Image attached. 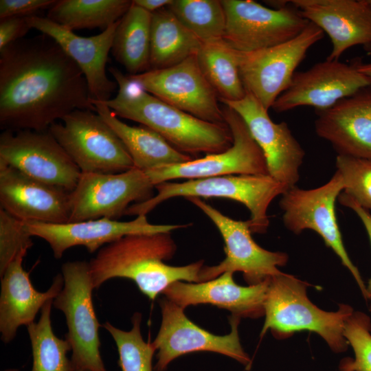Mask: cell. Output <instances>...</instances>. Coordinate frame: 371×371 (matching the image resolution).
Instances as JSON below:
<instances>
[{
	"mask_svg": "<svg viewBox=\"0 0 371 371\" xmlns=\"http://www.w3.org/2000/svg\"><path fill=\"white\" fill-rule=\"evenodd\" d=\"M78 109L95 111L86 79L50 37L21 38L0 51V125L47 131Z\"/></svg>",
	"mask_w": 371,
	"mask_h": 371,
	"instance_id": "1",
	"label": "cell"
},
{
	"mask_svg": "<svg viewBox=\"0 0 371 371\" xmlns=\"http://www.w3.org/2000/svg\"><path fill=\"white\" fill-rule=\"evenodd\" d=\"M176 249L170 232L122 237L102 247L89 262L93 288L111 278H127L153 300L175 282H199L203 260L180 267L165 263Z\"/></svg>",
	"mask_w": 371,
	"mask_h": 371,
	"instance_id": "2",
	"label": "cell"
},
{
	"mask_svg": "<svg viewBox=\"0 0 371 371\" xmlns=\"http://www.w3.org/2000/svg\"><path fill=\"white\" fill-rule=\"evenodd\" d=\"M109 71L117 85V93L100 102L117 117L153 130L175 148L190 156L221 153L232 145V135L226 124L196 117L148 93L118 69L111 67Z\"/></svg>",
	"mask_w": 371,
	"mask_h": 371,
	"instance_id": "3",
	"label": "cell"
},
{
	"mask_svg": "<svg viewBox=\"0 0 371 371\" xmlns=\"http://www.w3.org/2000/svg\"><path fill=\"white\" fill-rule=\"evenodd\" d=\"M308 286L307 282L283 272L269 278L260 336L268 330L278 338L308 330L320 335L335 352L346 351L349 344L344 336V328L354 312L352 308L340 304L335 312L323 311L308 299Z\"/></svg>",
	"mask_w": 371,
	"mask_h": 371,
	"instance_id": "4",
	"label": "cell"
},
{
	"mask_svg": "<svg viewBox=\"0 0 371 371\" xmlns=\"http://www.w3.org/2000/svg\"><path fill=\"white\" fill-rule=\"evenodd\" d=\"M157 193L149 199L131 205L125 215H147L162 202L174 197L225 198L243 203L250 212L251 233L267 232L268 208L272 201L286 190L285 186L268 175H225L163 182L155 186Z\"/></svg>",
	"mask_w": 371,
	"mask_h": 371,
	"instance_id": "5",
	"label": "cell"
},
{
	"mask_svg": "<svg viewBox=\"0 0 371 371\" xmlns=\"http://www.w3.org/2000/svg\"><path fill=\"white\" fill-rule=\"evenodd\" d=\"M48 131L81 172L115 174L134 167L122 142L96 111L75 110Z\"/></svg>",
	"mask_w": 371,
	"mask_h": 371,
	"instance_id": "6",
	"label": "cell"
},
{
	"mask_svg": "<svg viewBox=\"0 0 371 371\" xmlns=\"http://www.w3.org/2000/svg\"><path fill=\"white\" fill-rule=\"evenodd\" d=\"M63 286L53 300L54 306L66 318L65 339L71 348L75 370L107 371L102 359L100 324L93 304L94 289L89 262L68 261L62 265Z\"/></svg>",
	"mask_w": 371,
	"mask_h": 371,
	"instance_id": "7",
	"label": "cell"
},
{
	"mask_svg": "<svg viewBox=\"0 0 371 371\" xmlns=\"http://www.w3.org/2000/svg\"><path fill=\"white\" fill-rule=\"evenodd\" d=\"M344 189L342 177L336 170L326 183L318 188L304 190L295 186L289 188L281 195L279 205L286 228L295 234L306 229L317 233L351 273L367 300L366 286L345 249L337 221L335 203Z\"/></svg>",
	"mask_w": 371,
	"mask_h": 371,
	"instance_id": "8",
	"label": "cell"
},
{
	"mask_svg": "<svg viewBox=\"0 0 371 371\" xmlns=\"http://www.w3.org/2000/svg\"><path fill=\"white\" fill-rule=\"evenodd\" d=\"M323 37L324 32L309 22L300 34L286 42L252 52L238 51L245 90L269 110L290 85L308 49Z\"/></svg>",
	"mask_w": 371,
	"mask_h": 371,
	"instance_id": "9",
	"label": "cell"
},
{
	"mask_svg": "<svg viewBox=\"0 0 371 371\" xmlns=\"http://www.w3.org/2000/svg\"><path fill=\"white\" fill-rule=\"evenodd\" d=\"M161 323L152 342L157 353L155 371H165L172 361L188 353L212 352L229 357L249 368L251 360L240 341L238 326L239 317L229 318L231 332L216 335L190 320L184 308L168 299L159 300Z\"/></svg>",
	"mask_w": 371,
	"mask_h": 371,
	"instance_id": "10",
	"label": "cell"
},
{
	"mask_svg": "<svg viewBox=\"0 0 371 371\" xmlns=\"http://www.w3.org/2000/svg\"><path fill=\"white\" fill-rule=\"evenodd\" d=\"M186 199L214 223L225 243V258L217 265L203 267L199 282L214 279L225 272L240 271L245 280L252 285L282 273L278 267L286 264L288 255L259 246L252 238L248 220H234L200 198Z\"/></svg>",
	"mask_w": 371,
	"mask_h": 371,
	"instance_id": "11",
	"label": "cell"
},
{
	"mask_svg": "<svg viewBox=\"0 0 371 371\" xmlns=\"http://www.w3.org/2000/svg\"><path fill=\"white\" fill-rule=\"evenodd\" d=\"M155 187L146 172L135 167L115 174L81 172L69 192L68 223L117 220L125 215L131 203L151 198Z\"/></svg>",
	"mask_w": 371,
	"mask_h": 371,
	"instance_id": "12",
	"label": "cell"
},
{
	"mask_svg": "<svg viewBox=\"0 0 371 371\" xmlns=\"http://www.w3.org/2000/svg\"><path fill=\"white\" fill-rule=\"evenodd\" d=\"M226 26L223 39L247 52L273 47L300 34L309 23L289 1L274 9L253 0H222Z\"/></svg>",
	"mask_w": 371,
	"mask_h": 371,
	"instance_id": "13",
	"label": "cell"
},
{
	"mask_svg": "<svg viewBox=\"0 0 371 371\" xmlns=\"http://www.w3.org/2000/svg\"><path fill=\"white\" fill-rule=\"evenodd\" d=\"M222 109L225 122L232 135V145L221 153L145 171L155 186L177 179L269 174L265 157L245 122L229 107L225 106Z\"/></svg>",
	"mask_w": 371,
	"mask_h": 371,
	"instance_id": "14",
	"label": "cell"
},
{
	"mask_svg": "<svg viewBox=\"0 0 371 371\" xmlns=\"http://www.w3.org/2000/svg\"><path fill=\"white\" fill-rule=\"evenodd\" d=\"M0 161L68 192L75 188L81 175L48 131H4L0 135Z\"/></svg>",
	"mask_w": 371,
	"mask_h": 371,
	"instance_id": "15",
	"label": "cell"
},
{
	"mask_svg": "<svg viewBox=\"0 0 371 371\" xmlns=\"http://www.w3.org/2000/svg\"><path fill=\"white\" fill-rule=\"evenodd\" d=\"M128 78L161 100L196 117L226 124L218 95L192 56L170 67L149 69Z\"/></svg>",
	"mask_w": 371,
	"mask_h": 371,
	"instance_id": "16",
	"label": "cell"
},
{
	"mask_svg": "<svg viewBox=\"0 0 371 371\" xmlns=\"http://www.w3.org/2000/svg\"><path fill=\"white\" fill-rule=\"evenodd\" d=\"M222 102L245 122L265 157L269 175L287 189L295 186L305 151L288 124L274 122L268 110L247 91L239 100Z\"/></svg>",
	"mask_w": 371,
	"mask_h": 371,
	"instance_id": "17",
	"label": "cell"
},
{
	"mask_svg": "<svg viewBox=\"0 0 371 371\" xmlns=\"http://www.w3.org/2000/svg\"><path fill=\"white\" fill-rule=\"evenodd\" d=\"M370 85V79L355 64L326 58L306 71L295 72L271 108L278 113L303 106L322 111Z\"/></svg>",
	"mask_w": 371,
	"mask_h": 371,
	"instance_id": "18",
	"label": "cell"
},
{
	"mask_svg": "<svg viewBox=\"0 0 371 371\" xmlns=\"http://www.w3.org/2000/svg\"><path fill=\"white\" fill-rule=\"evenodd\" d=\"M190 225V223L152 224L146 215L137 216L129 221L102 218L60 224L27 223L30 234L45 240L56 259H60L65 251L72 247L83 246L89 253H93L128 235L171 232Z\"/></svg>",
	"mask_w": 371,
	"mask_h": 371,
	"instance_id": "19",
	"label": "cell"
},
{
	"mask_svg": "<svg viewBox=\"0 0 371 371\" xmlns=\"http://www.w3.org/2000/svg\"><path fill=\"white\" fill-rule=\"evenodd\" d=\"M27 21L31 29L55 41L79 67L91 100L104 102L111 98L117 85L108 78L106 63L120 20L101 33L89 37L77 35L47 17L33 15L27 16Z\"/></svg>",
	"mask_w": 371,
	"mask_h": 371,
	"instance_id": "20",
	"label": "cell"
},
{
	"mask_svg": "<svg viewBox=\"0 0 371 371\" xmlns=\"http://www.w3.org/2000/svg\"><path fill=\"white\" fill-rule=\"evenodd\" d=\"M1 207L27 222L60 224L69 218V192L0 161Z\"/></svg>",
	"mask_w": 371,
	"mask_h": 371,
	"instance_id": "21",
	"label": "cell"
},
{
	"mask_svg": "<svg viewBox=\"0 0 371 371\" xmlns=\"http://www.w3.org/2000/svg\"><path fill=\"white\" fill-rule=\"evenodd\" d=\"M316 114L317 135L337 155L371 159V85Z\"/></svg>",
	"mask_w": 371,
	"mask_h": 371,
	"instance_id": "22",
	"label": "cell"
},
{
	"mask_svg": "<svg viewBox=\"0 0 371 371\" xmlns=\"http://www.w3.org/2000/svg\"><path fill=\"white\" fill-rule=\"evenodd\" d=\"M233 274L225 272L201 282L177 281L170 284L163 294L184 309L192 305L210 304L227 309L232 315L239 318L264 316L271 277L260 283L243 286L234 282Z\"/></svg>",
	"mask_w": 371,
	"mask_h": 371,
	"instance_id": "23",
	"label": "cell"
},
{
	"mask_svg": "<svg viewBox=\"0 0 371 371\" xmlns=\"http://www.w3.org/2000/svg\"><path fill=\"white\" fill-rule=\"evenodd\" d=\"M302 15L326 33L332 43L327 59L339 60L355 45H371V9L364 0H292Z\"/></svg>",
	"mask_w": 371,
	"mask_h": 371,
	"instance_id": "24",
	"label": "cell"
},
{
	"mask_svg": "<svg viewBox=\"0 0 371 371\" xmlns=\"http://www.w3.org/2000/svg\"><path fill=\"white\" fill-rule=\"evenodd\" d=\"M26 254H19L1 276L0 333L5 344L14 339L19 327L34 322L38 312L54 300L63 286L62 273H58L46 291L35 289L30 273L23 267Z\"/></svg>",
	"mask_w": 371,
	"mask_h": 371,
	"instance_id": "25",
	"label": "cell"
},
{
	"mask_svg": "<svg viewBox=\"0 0 371 371\" xmlns=\"http://www.w3.org/2000/svg\"><path fill=\"white\" fill-rule=\"evenodd\" d=\"M91 102L95 111L122 142L135 168L146 171L185 163L193 159L175 148L153 130L145 126L128 125L103 103L94 100H91Z\"/></svg>",
	"mask_w": 371,
	"mask_h": 371,
	"instance_id": "26",
	"label": "cell"
},
{
	"mask_svg": "<svg viewBox=\"0 0 371 371\" xmlns=\"http://www.w3.org/2000/svg\"><path fill=\"white\" fill-rule=\"evenodd\" d=\"M201 43L167 7L152 13L150 69L170 67L196 55Z\"/></svg>",
	"mask_w": 371,
	"mask_h": 371,
	"instance_id": "27",
	"label": "cell"
},
{
	"mask_svg": "<svg viewBox=\"0 0 371 371\" xmlns=\"http://www.w3.org/2000/svg\"><path fill=\"white\" fill-rule=\"evenodd\" d=\"M151 17L152 13L132 1L131 5L120 19L111 52L128 75L150 69Z\"/></svg>",
	"mask_w": 371,
	"mask_h": 371,
	"instance_id": "28",
	"label": "cell"
},
{
	"mask_svg": "<svg viewBox=\"0 0 371 371\" xmlns=\"http://www.w3.org/2000/svg\"><path fill=\"white\" fill-rule=\"evenodd\" d=\"M196 58L221 102L236 101L245 95L239 72L238 51L225 40L202 42Z\"/></svg>",
	"mask_w": 371,
	"mask_h": 371,
	"instance_id": "29",
	"label": "cell"
},
{
	"mask_svg": "<svg viewBox=\"0 0 371 371\" xmlns=\"http://www.w3.org/2000/svg\"><path fill=\"white\" fill-rule=\"evenodd\" d=\"M128 0H58L47 18L74 32L79 29L103 30L120 20L131 5Z\"/></svg>",
	"mask_w": 371,
	"mask_h": 371,
	"instance_id": "30",
	"label": "cell"
},
{
	"mask_svg": "<svg viewBox=\"0 0 371 371\" xmlns=\"http://www.w3.org/2000/svg\"><path fill=\"white\" fill-rule=\"evenodd\" d=\"M53 300L47 302L41 311L37 322L27 326L32 353L31 371H75L67 353L71 351L66 339L54 334L51 322Z\"/></svg>",
	"mask_w": 371,
	"mask_h": 371,
	"instance_id": "31",
	"label": "cell"
},
{
	"mask_svg": "<svg viewBox=\"0 0 371 371\" xmlns=\"http://www.w3.org/2000/svg\"><path fill=\"white\" fill-rule=\"evenodd\" d=\"M167 8L201 42L223 38L225 12L219 0H172Z\"/></svg>",
	"mask_w": 371,
	"mask_h": 371,
	"instance_id": "32",
	"label": "cell"
},
{
	"mask_svg": "<svg viewBox=\"0 0 371 371\" xmlns=\"http://www.w3.org/2000/svg\"><path fill=\"white\" fill-rule=\"evenodd\" d=\"M131 330L125 331L106 322L102 326L114 339L122 371H153V358L156 351L152 343L146 342L141 333L142 314H133Z\"/></svg>",
	"mask_w": 371,
	"mask_h": 371,
	"instance_id": "33",
	"label": "cell"
},
{
	"mask_svg": "<svg viewBox=\"0 0 371 371\" xmlns=\"http://www.w3.org/2000/svg\"><path fill=\"white\" fill-rule=\"evenodd\" d=\"M344 336L351 346L355 357L339 364L340 371H371V321L361 312H353L346 319Z\"/></svg>",
	"mask_w": 371,
	"mask_h": 371,
	"instance_id": "34",
	"label": "cell"
},
{
	"mask_svg": "<svg viewBox=\"0 0 371 371\" xmlns=\"http://www.w3.org/2000/svg\"><path fill=\"white\" fill-rule=\"evenodd\" d=\"M335 166L344 183V192L371 211V159L337 155Z\"/></svg>",
	"mask_w": 371,
	"mask_h": 371,
	"instance_id": "35",
	"label": "cell"
},
{
	"mask_svg": "<svg viewBox=\"0 0 371 371\" xmlns=\"http://www.w3.org/2000/svg\"><path fill=\"white\" fill-rule=\"evenodd\" d=\"M27 222L0 208V276L20 254L33 245Z\"/></svg>",
	"mask_w": 371,
	"mask_h": 371,
	"instance_id": "36",
	"label": "cell"
},
{
	"mask_svg": "<svg viewBox=\"0 0 371 371\" xmlns=\"http://www.w3.org/2000/svg\"><path fill=\"white\" fill-rule=\"evenodd\" d=\"M55 2V0H1L0 19L36 15L38 10L49 9Z\"/></svg>",
	"mask_w": 371,
	"mask_h": 371,
	"instance_id": "37",
	"label": "cell"
},
{
	"mask_svg": "<svg viewBox=\"0 0 371 371\" xmlns=\"http://www.w3.org/2000/svg\"><path fill=\"white\" fill-rule=\"evenodd\" d=\"M27 17L11 16L0 20V51L23 38L31 29Z\"/></svg>",
	"mask_w": 371,
	"mask_h": 371,
	"instance_id": "38",
	"label": "cell"
},
{
	"mask_svg": "<svg viewBox=\"0 0 371 371\" xmlns=\"http://www.w3.org/2000/svg\"><path fill=\"white\" fill-rule=\"evenodd\" d=\"M339 203L351 210H352L359 217L363 223L366 230L368 234L370 243H371V214L369 211L366 210L361 205H359L352 197L345 194L341 193L338 197ZM367 291V300L370 301V310L371 311V278L369 280L368 286H366Z\"/></svg>",
	"mask_w": 371,
	"mask_h": 371,
	"instance_id": "39",
	"label": "cell"
},
{
	"mask_svg": "<svg viewBox=\"0 0 371 371\" xmlns=\"http://www.w3.org/2000/svg\"><path fill=\"white\" fill-rule=\"evenodd\" d=\"M133 2L144 10L153 13L168 6L172 0H133Z\"/></svg>",
	"mask_w": 371,
	"mask_h": 371,
	"instance_id": "40",
	"label": "cell"
},
{
	"mask_svg": "<svg viewBox=\"0 0 371 371\" xmlns=\"http://www.w3.org/2000/svg\"><path fill=\"white\" fill-rule=\"evenodd\" d=\"M357 69L366 76L371 81V63H355Z\"/></svg>",
	"mask_w": 371,
	"mask_h": 371,
	"instance_id": "41",
	"label": "cell"
},
{
	"mask_svg": "<svg viewBox=\"0 0 371 371\" xmlns=\"http://www.w3.org/2000/svg\"><path fill=\"white\" fill-rule=\"evenodd\" d=\"M366 3L369 6V8L371 9V0H364Z\"/></svg>",
	"mask_w": 371,
	"mask_h": 371,
	"instance_id": "42",
	"label": "cell"
},
{
	"mask_svg": "<svg viewBox=\"0 0 371 371\" xmlns=\"http://www.w3.org/2000/svg\"><path fill=\"white\" fill-rule=\"evenodd\" d=\"M4 371H19V369H15V368H10V369H7Z\"/></svg>",
	"mask_w": 371,
	"mask_h": 371,
	"instance_id": "43",
	"label": "cell"
},
{
	"mask_svg": "<svg viewBox=\"0 0 371 371\" xmlns=\"http://www.w3.org/2000/svg\"><path fill=\"white\" fill-rule=\"evenodd\" d=\"M75 371H85V370H75Z\"/></svg>",
	"mask_w": 371,
	"mask_h": 371,
	"instance_id": "44",
	"label": "cell"
}]
</instances>
